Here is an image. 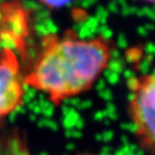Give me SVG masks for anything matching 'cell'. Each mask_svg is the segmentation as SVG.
I'll return each mask as SVG.
<instances>
[{
  "label": "cell",
  "mask_w": 155,
  "mask_h": 155,
  "mask_svg": "<svg viewBox=\"0 0 155 155\" xmlns=\"http://www.w3.org/2000/svg\"><path fill=\"white\" fill-rule=\"evenodd\" d=\"M25 73L19 55L0 45V125L24 104Z\"/></svg>",
  "instance_id": "3957f363"
},
{
  "label": "cell",
  "mask_w": 155,
  "mask_h": 155,
  "mask_svg": "<svg viewBox=\"0 0 155 155\" xmlns=\"http://www.w3.org/2000/svg\"><path fill=\"white\" fill-rule=\"evenodd\" d=\"M31 27L30 8L17 1L0 3V45L27 57Z\"/></svg>",
  "instance_id": "277c9868"
},
{
  "label": "cell",
  "mask_w": 155,
  "mask_h": 155,
  "mask_svg": "<svg viewBox=\"0 0 155 155\" xmlns=\"http://www.w3.org/2000/svg\"><path fill=\"white\" fill-rule=\"evenodd\" d=\"M78 155H96L94 153H92V152H88V151H85V152H81Z\"/></svg>",
  "instance_id": "5b68a950"
},
{
  "label": "cell",
  "mask_w": 155,
  "mask_h": 155,
  "mask_svg": "<svg viewBox=\"0 0 155 155\" xmlns=\"http://www.w3.org/2000/svg\"><path fill=\"white\" fill-rule=\"evenodd\" d=\"M111 52V44L104 38H81L72 31L48 34L25 73V86L60 106L92 89L107 68Z\"/></svg>",
  "instance_id": "6da1fadb"
},
{
  "label": "cell",
  "mask_w": 155,
  "mask_h": 155,
  "mask_svg": "<svg viewBox=\"0 0 155 155\" xmlns=\"http://www.w3.org/2000/svg\"><path fill=\"white\" fill-rule=\"evenodd\" d=\"M128 107L139 145L155 153V71L137 81L130 94Z\"/></svg>",
  "instance_id": "7a4b0ae2"
}]
</instances>
